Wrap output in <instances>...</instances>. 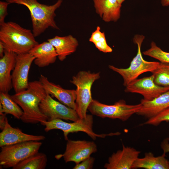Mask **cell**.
Instances as JSON below:
<instances>
[{
  "mask_svg": "<svg viewBox=\"0 0 169 169\" xmlns=\"http://www.w3.org/2000/svg\"><path fill=\"white\" fill-rule=\"evenodd\" d=\"M6 115L5 113L0 115V128L2 131L5 125Z\"/></svg>",
  "mask_w": 169,
  "mask_h": 169,
  "instance_id": "cell-31",
  "label": "cell"
},
{
  "mask_svg": "<svg viewBox=\"0 0 169 169\" xmlns=\"http://www.w3.org/2000/svg\"><path fill=\"white\" fill-rule=\"evenodd\" d=\"M47 155L38 152L28 157L12 168L13 169H44L47 162Z\"/></svg>",
  "mask_w": 169,
  "mask_h": 169,
  "instance_id": "cell-22",
  "label": "cell"
},
{
  "mask_svg": "<svg viewBox=\"0 0 169 169\" xmlns=\"http://www.w3.org/2000/svg\"><path fill=\"white\" fill-rule=\"evenodd\" d=\"M142 107L141 103L135 105H127L121 100L112 105H107L93 99L88 110L94 115L101 118L118 119L124 121L138 112Z\"/></svg>",
  "mask_w": 169,
  "mask_h": 169,
  "instance_id": "cell-7",
  "label": "cell"
},
{
  "mask_svg": "<svg viewBox=\"0 0 169 169\" xmlns=\"http://www.w3.org/2000/svg\"><path fill=\"white\" fill-rule=\"evenodd\" d=\"M10 3L22 5L29 10L32 20V32L36 37L48 28L59 29L54 20L56 10L61 5L62 0H58L54 4L48 5L39 3L37 0H7Z\"/></svg>",
  "mask_w": 169,
  "mask_h": 169,
  "instance_id": "cell-3",
  "label": "cell"
},
{
  "mask_svg": "<svg viewBox=\"0 0 169 169\" xmlns=\"http://www.w3.org/2000/svg\"><path fill=\"white\" fill-rule=\"evenodd\" d=\"M39 107L48 121L59 119L75 121L80 119L75 110L54 100L48 94L40 102Z\"/></svg>",
  "mask_w": 169,
  "mask_h": 169,
  "instance_id": "cell-10",
  "label": "cell"
},
{
  "mask_svg": "<svg viewBox=\"0 0 169 169\" xmlns=\"http://www.w3.org/2000/svg\"><path fill=\"white\" fill-rule=\"evenodd\" d=\"M42 145L39 141H29L2 147L0 165L4 168H13L38 152Z\"/></svg>",
  "mask_w": 169,
  "mask_h": 169,
  "instance_id": "cell-8",
  "label": "cell"
},
{
  "mask_svg": "<svg viewBox=\"0 0 169 169\" xmlns=\"http://www.w3.org/2000/svg\"><path fill=\"white\" fill-rule=\"evenodd\" d=\"M0 26V41L7 50L17 54L27 53L38 44L30 29L15 22H5Z\"/></svg>",
  "mask_w": 169,
  "mask_h": 169,
  "instance_id": "cell-2",
  "label": "cell"
},
{
  "mask_svg": "<svg viewBox=\"0 0 169 169\" xmlns=\"http://www.w3.org/2000/svg\"><path fill=\"white\" fill-rule=\"evenodd\" d=\"M90 42L93 43L100 51L104 53H111L112 49L108 44L104 32L100 31V27H97L89 38Z\"/></svg>",
  "mask_w": 169,
  "mask_h": 169,
  "instance_id": "cell-25",
  "label": "cell"
},
{
  "mask_svg": "<svg viewBox=\"0 0 169 169\" xmlns=\"http://www.w3.org/2000/svg\"><path fill=\"white\" fill-rule=\"evenodd\" d=\"M161 3L163 7H167L169 6V0H161Z\"/></svg>",
  "mask_w": 169,
  "mask_h": 169,
  "instance_id": "cell-33",
  "label": "cell"
},
{
  "mask_svg": "<svg viewBox=\"0 0 169 169\" xmlns=\"http://www.w3.org/2000/svg\"><path fill=\"white\" fill-rule=\"evenodd\" d=\"M0 104L3 113L11 115L17 119H20L23 111L8 93L0 92Z\"/></svg>",
  "mask_w": 169,
  "mask_h": 169,
  "instance_id": "cell-23",
  "label": "cell"
},
{
  "mask_svg": "<svg viewBox=\"0 0 169 169\" xmlns=\"http://www.w3.org/2000/svg\"><path fill=\"white\" fill-rule=\"evenodd\" d=\"M96 13L105 22H115L120 18L121 5L118 0H93Z\"/></svg>",
  "mask_w": 169,
  "mask_h": 169,
  "instance_id": "cell-18",
  "label": "cell"
},
{
  "mask_svg": "<svg viewBox=\"0 0 169 169\" xmlns=\"http://www.w3.org/2000/svg\"><path fill=\"white\" fill-rule=\"evenodd\" d=\"M163 121L169 122V108L162 111L155 116L148 119L142 125H149L157 126Z\"/></svg>",
  "mask_w": 169,
  "mask_h": 169,
  "instance_id": "cell-27",
  "label": "cell"
},
{
  "mask_svg": "<svg viewBox=\"0 0 169 169\" xmlns=\"http://www.w3.org/2000/svg\"><path fill=\"white\" fill-rule=\"evenodd\" d=\"M43 135H34L25 133L18 128L12 127L6 118V124L0 133V147L29 141H39L44 140Z\"/></svg>",
  "mask_w": 169,
  "mask_h": 169,
  "instance_id": "cell-15",
  "label": "cell"
},
{
  "mask_svg": "<svg viewBox=\"0 0 169 169\" xmlns=\"http://www.w3.org/2000/svg\"><path fill=\"white\" fill-rule=\"evenodd\" d=\"M100 78V72L81 71L73 76L70 81L76 87L75 110L80 119L86 116L88 107L93 99L91 92L92 85Z\"/></svg>",
  "mask_w": 169,
  "mask_h": 169,
  "instance_id": "cell-4",
  "label": "cell"
},
{
  "mask_svg": "<svg viewBox=\"0 0 169 169\" xmlns=\"http://www.w3.org/2000/svg\"><path fill=\"white\" fill-rule=\"evenodd\" d=\"M9 4L7 1H0V25L5 22V18L8 14L7 7Z\"/></svg>",
  "mask_w": 169,
  "mask_h": 169,
  "instance_id": "cell-29",
  "label": "cell"
},
{
  "mask_svg": "<svg viewBox=\"0 0 169 169\" xmlns=\"http://www.w3.org/2000/svg\"><path fill=\"white\" fill-rule=\"evenodd\" d=\"M65 151L55 157L59 159L63 157L66 163L73 162L77 164L97 152V146L93 141L86 140L67 141Z\"/></svg>",
  "mask_w": 169,
  "mask_h": 169,
  "instance_id": "cell-9",
  "label": "cell"
},
{
  "mask_svg": "<svg viewBox=\"0 0 169 169\" xmlns=\"http://www.w3.org/2000/svg\"><path fill=\"white\" fill-rule=\"evenodd\" d=\"M145 38L143 35H136L133 38L134 42L138 47L137 52L131 61L129 67L125 69L116 67L109 65V69L120 74L123 79V85L126 87L142 74L150 72L152 73L158 66L160 62H149L143 58L141 51L142 43Z\"/></svg>",
  "mask_w": 169,
  "mask_h": 169,
  "instance_id": "cell-5",
  "label": "cell"
},
{
  "mask_svg": "<svg viewBox=\"0 0 169 169\" xmlns=\"http://www.w3.org/2000/svg\"><path fill=\"white\" fill-rule=\"evenodd\" d=\"M47 95L41 82L35 80L29 82L25 90L11 95L23 111L20 118L23 122L36 124L47 120L39 107L40 102Z\"/></svg>",
  "mask_w": 169,
  "mask_h": 169,
  "instance_id": "cell-1",
  "label": "cell"
},
{
  "mask_svg": "<svg viewBox=\"0 0 169 169\" xmlns=\"http://www.w3.org/2000/svg\"><path fill=\"white\" fill-rule=\"evenodd\" d=\"M163 153L160 156L155 157L151 152H146L144 157L138 158L133 163L132 168H143L146 169H169V161Z\"/></svg>",
  "mask_w": 169,
  "mask_h": 169,
  "instance_id": "cell-21",
  "label": "cell"
},
{
  "mask_svg": "<svg viewBox=\"0 0 169 169\" xmlns=\"http://www.w3.org/2000/svg\"><path fill=\"white\" fill-rule=\"evenodd\" d=\"M39 80L47 94L55 97L63 104L75 110V90L64 89L59 85L50 82L47 77L42 74L40 75Z\"/></svg>",
  "mask_w": 169,
  "mask_h": 169,
  "instance_id": "cell-14",
  "label": "cell"
},
{
  "mask_svg": "<svg viewBox=\"0 0 169 169\" xmlns=\"http://www.w3.org/2000/svg\"><path fill=\"white\" fill-rule=\"evenodd\" d=\"M28 53L35 58L34 63L40 68L54 63L58 57L54 48L48 41L36 45Z\"/></svg>",
  "mask_w": 169,
  "mask_h": 169,
  "instance_id": "cell-17",
  "label": "cell"
},
{
  "mask_svg": "<svg viewBox=\"0 0 169 169\" xmlns=\"http://www.w3.org/2000/svg\"><path fill=\"white\" fill-rule=\"evenodd\" d=\"M143 54L157 59L160 62L169 64V52L162 50L153 41L151 43V48L143 52Z\"/></svg>",
  "mask_w": 169,
  "mask_h": 169,
  "instance_id": "cell-26",
  "label": "cell"
},
{
  "mask_svg": "<svg viewBox=\"0 0 169 169\" xmlns=\"http://www.w3.org/2000/svg\"><path fill=\"white\" fill-rule=\"evenodd\" d=\"M5 48L3 43L0 41V57H2L4 55Z\"/></svg>",
  "mask_w": 169,
  "mask_h": 169,
  "instance_id": "cell-32",
  "label": "cell"
},
{
  "mask_svg": "<svg viewBox=\"0 0 169 169\" xmlns=\"http://www.w3.org/2000/svg\"><path fill=\"white\" fill-rule=\"evenodd\" d=\"M125 0H118V3L120 4L121 5L122 3L125 1Z\"/></svg>",
  "mask_w": 169,
  "mask_h": 169,
  "instance_id": "cell-34",
  "label": "cell"
},
{
  "mask_svg": "<svg viewBox=\"0 0 169 169\" xmlns=\"http://www.w3.org/2000/svg\"><path fill=\"white\" fill-rule=\"evenodd\" d=\"M161 148L163 150V153L166 154L169 152V138L164 139L161 144Z\"/></svg>",
  "mask_w": 169,
  "mask_h": 169,
  "instance_id": "cell-30",
  "label": "cell"
},
{
  "mask_svg": "<svg viewBox=\"0 0 169 169\" xmlns=\"http://www.w3.org/2000/svg\"><path fill=\"white\" fill-rule=\"evenodd\" d=\"M154 79L153 74L148 77L137 79L125 87V91L140 94L143 96V100L150 101L169 90V87L157 85Z\"/></svg>",
  "mask_w": 169,
  "mask_h": 169,
  "instance_id": "cell-12",
  "label": "cell"
},
{
  "mask_svg": "<svg viewBox=\"0 0 169 169\" xmlns=\"http://www.w3.org/2000/svg\"><path fill=\"white\" fill-rule=\"evenodd\" d=\"M95 161V158L91 156L87 157L80 162L76 164L73 169H92Z\"/></svg>",
  "mask_w": 169,
  "mask_h": 169,
  "instance_id": "cell-28",
  "label": "cell"
},
{
  "mask_svg": "<svg viewBox=\"0 0 169 169\" xmlns=\"http://www.w3.org/2000/svg\"><path fill=\"white\" fill-rule=\"evenodd\" d=\"M47 41L54 47L58 58L61 61L74 52L79 45L77 39L71 35L63 37L56 36Z\"/></svg>",
  "mask_w": 169,
  "mask_h": 169,
  "instance_id": "cell-20",
  "label": "cell"
},
{
  "mask_svg": "<svg viewBox=\"0 0 169 169\" xmlns=\"http://www.w3.org/2000/svg\"><path fill=\"white\" fill-rule=\"evenodd\" d=\"M17 54L5 49L3 56L0 59V92L8 93L13 88L11 71L13 70Z\"/></svg>",
  "mask_w": 169,
  "mask_h": 169,
  "instance_id": "cell-16",
  "label": "cell"
},
{
  "mask_svg": "<svg viewBox=\"0 0 169 169\" xmlns=\"http://www.w3.org/2000/svg\"><path fill=\"white\" fill-rule=\"evenodd\" d=\"M35 59L28 53L17 54L15 65L12 74L13 87L15 93L22 92L28 88L29 72Z\"/></svg>",
  "mask_w": 169,
  "mask_h": 169,
  "instance_id": "cell-11",
  "label": "cell"
},
{
  "mask_svg": "<svg viewBox=\"0 0 169 169\" xmlns=\"http://www.w3.org/2000/svg\"><path fill=\"white\" fill-rule=\"evenodd\" d=\"M142 107L136 114L150 119L169 108V90L150 101L142 99Z\"/></svg>",
  "mask_w": 169,
  "mask_h": 169,
  "instance_id": "cell-19",
  "label": "cell"
},
{
  "mask_svg": "<svg viewBox=\"0 0 169 169\" xmlns=\"http://www.w3.org/2000/svg\"><path fill=\"white\" fill-rule=\"evenodd\" d=\"M152 73L156 84L163 87H169V64L160 62Z\"/></svg>",
  "mask_w": 169,
  "mask_h": 169,
  "instance_id": "cell-24",
  "label": "cell"
},
{
  "mask_svg": "<svg viewBox=\"0 0 169 169\" xmlns=\"http://www.w3.org/2000/svg\"><path fill=\"white\" fill-rule=\"evenodd\" d=\"M45 126L44 130L46 132L53 129H59L63 132L65 139L68 140V135L70 133L83 132L87 134L92 139L95 140L97 137L104 138L107 136L117 135V132L105 134H98L94 132L93 129V123L92 115L87 114L85 118L80 119L78 120L68 123L62 119H56L52 120L43 121L40 123Z\"/></svg>",
  "mask_w": 169,
  "mask_h": 169,
  "instance_id": "cell-6",
  "label": "cell"
},
{
  "mask_svg": "<svg viewBox=\"0 0 169 169\" xmlns=\"http://www.w3.org/2000/svg\"><path fill=\"white\" fill-rule=\"evenodd\" d=\"M141 152L135 148L122 145V149L113 153L104 166L106 169H131Z\"/></svg>",
  "mask_w": 169,
  "mask_h": 169,
  "instance_id": "cell-13",
  "label": "cell"
}]
</instances>
